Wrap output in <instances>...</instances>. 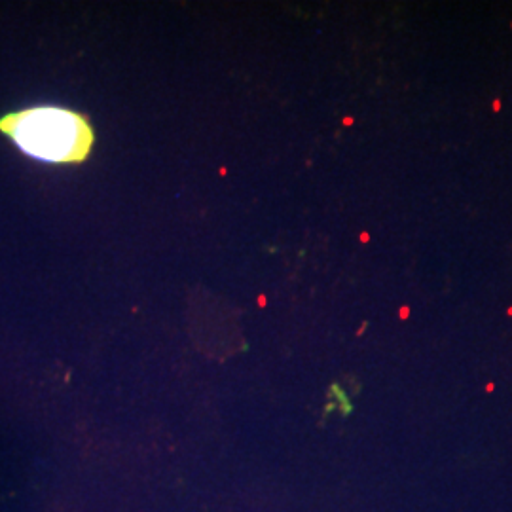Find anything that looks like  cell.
I'll return each instance as SVG.
<instances>
[{
    "label": "cell",
    "mask_w": 512,
    "mask_h": 512,
    "mask_svg": "<svg viewBox=\"0 0 512 512\" xmlns=\"http://www.w3.org/2000/svg\"><path fill=\"white\" fill-rule=\"evenodd\" d=\"M0 131L16 147L46 164H80L95 143L86 116L61 107H33L0 118Z\"/></svg>",
    "instance_id": "cell-1"
}]
</instances>
